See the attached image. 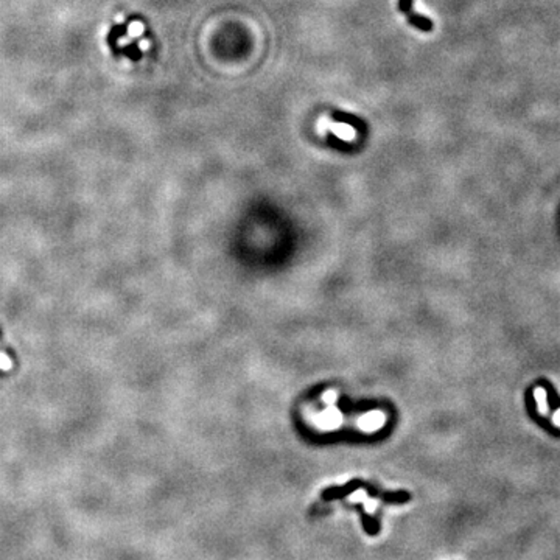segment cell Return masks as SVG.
Masks as SVG:
<instances>
[{
	"instance_id": "obj_8",
	"label": "cell",
	"mask_w": 560,
	"mask_h": 560,
	"mask_svg": "<svg viewBox=\"0 0 560 560\" xmlns=\"http://www.w3.org/2000/svg\"><path fill=\"white\" fill-rule=\"evenodd\" d=\"M556 422H557V423H559V422H560V412H559V414H557V415H556Z\"/></svg>"
},
{
	"instance_id": "obj_7",
	"label": "cell",
	"mask_w": 560,
	"mask_h": 560,
	"mask_svg": "<svg viewBox=\"0 0 560 560\" xmlns=\"http://www.w3.org/2000/svg\"><path fill=\"white\" fill-rule=\"evenodd\" d=\"M0 368L5 369V371H8L9 368H11V361H9V358L3 353H0Z\"/></svg>"
},
{
	"instance_id": "obj_6",
	"label": "cell",
	"mask_w": 560,
	"mask_h": 560,
	"mask_svg": "<svg viewBox=\"0 0 560 560\" xmlns=\"http://www.w3.org/2000/svg\"><path fill=\"white\" fill-rule=\"evenodd\" d=\"M329 144L333 145V147H341V148H347V147H350V145L345 144V142H341V140L336 139L333 132H329Z\"/></svg>"
},
{
	"instance_id": "obj_2",
	"label": "cell",
	"mask_w": 560,
	"mask_h": 560,
	"mask_svg": "<svg viewBox=\"0 0 560 560\" xmlns=\"http://www.w3.org/2000/svg\"><path fill=\"white\" fill-rule=\"evenodd\" d=\"M363 485V481L361 480H352L350 483L344 484L342 487H329L322 490L321 493V498L324 501H332V500H342L347 495L353 493L355 490H358Z\"/></svg>"
},
{
	"instance_id": "obj_3",
	"label": "cell",
	"mask_w": 560,
	"mask_h": 560,
	"mask_svg": "<svg viewBox=\"0 0 560 560\" xmlns=\"http://www.w3.org/2000/svg\"><path fill=\"white\" fill-rule=\"evenodd\" d=\"M353 509L360 514L361 524H363V529L366 531V534L371 535V537L378 535V532H380V522H378V518L371 517L369 514H366L363 504H353Z\"/></svg>"
},
{
	"instance_id": "obj_5",
	"label": "cell",
	"mask_w": 560,
	"mask_h": 560,
	"mask_svg": "<svg viewBox=\"0 0 560 560\" xmlns=\"http://www.w3.org/2000/svg\"><path fill=\"white\" fill-rule=\"evenodd\" d=\"M535 395H537V399H538V405H540V410H542V412H543V414H546V412H548V406H546L545 392H543L542 389H537V391H535Z\"/></svg>"
},
{
	"instance_id": "obj_1",
	"label": "cell",
	"mask_w": 560,
	"mask_h": 560,
	"mask_svg": "<svg viewBox=\"0 0 560 560\" xmlns=\"http://www.w3.org/2000/svg\"><path fill=\"white\" fill-rule=\"evenodd\" d=\"M399 9L408 17V22L415 28L423 30V32H431L433 30V24L428 17L415 14V11L412 9V0H399Z\"/></svg>"
},
{
	"instance_id": "obj_4",
	"label": "cell",
	"mask_w": 560,
	"mask_h": 560,
	"mask_svg": "<svg viewBox=\"0 0 560 560\" xmlns=\"http://www.w3.org/2000/svg\"><path fill=\"white\" fill-rule=\"evenodd\" d=\"M330 117H332V120L336 121V123L349 125V126H352L353 129L360 131V132H364V129H366L364 121L361 118H358L356 115H353V114H349V112H344V111H339V109L338 111H332Z\"/></svg>"
}]
</instances>
